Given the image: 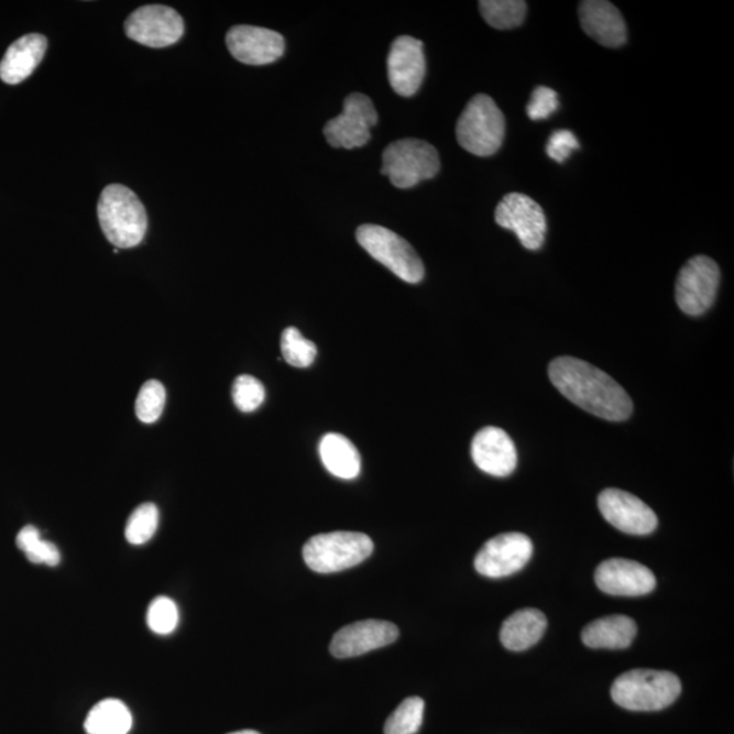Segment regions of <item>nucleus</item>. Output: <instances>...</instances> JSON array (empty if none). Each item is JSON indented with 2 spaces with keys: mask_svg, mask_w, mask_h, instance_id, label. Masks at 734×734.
<instances>
[{
  "mask_svg": "<svg viewBox=\"0 0 734 734\" xmlns=\"http://www.w3.org/2000/svg\"><path fill=\"white\" fill-rule=\"evenodd\" d=\"M48 42L43 34H26L10 45L0 63V79L9 85H19L31 77L42 63Z\"/></svg>",
  "mask_w": 734,
  "mask_h": 734,
  "instance_id": "20",
  "label": "nucleus"
},
{
  "mask_svg": "<svg viewBox=\"0 0 734 734\" xmlns=\"http://www.w3.org/2000/svg\"><path fill=\"white\" fill-rule=\"evenodd\" d=\"M426 75L424 43L412 36L393 42L388 55V79L392 89L402 97L418 92Z\"/></svg>",
  "mask_w": 734,
  "mask_h": 734,
  "instance_id": "16",
  "label": "nucleus"
},
{
  "mask_svg": "<svg viewBox=\"0 0 734 734\" xmlns=\"http://www.w3.org/2000/svg\"><path fill=\"white\" fill-rule=\"evenodd\" d=\"M495 222L512 230L524 248L539 251L546 241L547 218L543 208L529 196L507 194L495 210Z\"/></svg>",
  "mask_w": 734,
  "mask_h": 734,
  "instance_id": "10",
  "label": "nucleus"
},
{
  "mask_svg": "<svg viewBox=\"0 0 734 734\" xmlns=\"http://www.w3.org/2000/svg\"><path fill=\"white\" fill-rule=\"evenodd\" d=\"M594 580L611 596H645L655 591L656 577L646 566L628 559H609L599 565Z\"/></svg>",
  "mask_w": 734,
  "mask_h": 734,
  "instance_id": "15",
  "label": "nucleus"
},
{
  "mask_svg": "<svg viewBox=\"0 0 734 734\" xmlns=\"http://www.w3.org/2000/svg\"><path fill=\"white\" fill-rule=\"evenodd\" d=\"M97 212L102 233L118 250L138 247L146 235V208L124 185H108L98 200Z\"/></svg>",
  "mask_w": 734,
  "mask_h": 734,
  "instance_id": "2",
  "label": "nucleus"
},
{
  "mask_svg": "<svg viewBox=\"0 0 734 734\" xmlns=\"http://www.w3.org/2000/svg\"><path fill=\"white\" fill-rule=\"evenodd\" d=\"M357 240L370 256L385 265L393 274L407 283H419L425 277V265L419 254L401 235L379 224H362Z\"/></svg>",
  "mask_w": 734,
  "mask_h": 734,
  "instance_id": "7",
  "label": "nucleus"
},
{
  "mask_svg": "<svg viewBox=\"0 0 734 734\" xmlns=\"http://www.w3.org/2000/svg\"><path fill=\"white\" fill-rule=\"evenodd\" d=\"M479 10L490 26L507 31L522 25L527 17L528 4L523 0H482Z\"/></svg>",
  "mask_w": 734,
  "mask_h": 734,
  "instance_id": "25",
  "label": "nucleus"
},
{
  "mask_svg": "<svg viewBox=\"0 0 734 734\" xmlns=\"http://www.w3.org/2000/svg\"><path fill=\"white\" fill-rule=\"evenodd\" d=\"M230 734H260V733L256 732V731L248 730V731H240V732H234V733H230Z\"/></svg>",
  "mask_w": 734,
  "mask_h": 734,
  "instance_id": "35",
  "label": "nucleus"
},
{
  "mask_svg": "<svg viewBox=\"0 0 734 734\" xmlns=\"http://www.w3.org/2000/svg\"><path fill=\"white\" fill-rule=\"evenodd\" d=\"M721 273L713 259L692 258L680 270L676 280V303L683 314L701 316L712 308L719 293Z\"/></svg>",
  "mask_w": 734,
  "mask_h": 734,
  "instance_id": "8",
  "label": "nucleus"
},
{
  "mask_svg": "<svg viewBox=\"0 0 734 734\" xmlns=\"http://www.w3.org/2000/svg\"><path fill=\"white\" fill-rule=\"evenodd\" d=\"M680 692L678 676L651 669L628 670L615 680L611 689L617 706L632 712H658L670 706Z\"/></svg>",
  "mask_w": 734,
  "mask_h": 734,
  "instance_id": "3",
  "label": "nucleus"
},
{
  "mask_svg": "<svg viewBox=\"0 0 734 734\" xmlns=\"http://www.w3.org/2000/svg\"><path fill=\"white\" fill-rule=\"evenodd\" d=\"M580 147L576 135L569 130H559L555 131L550 138V141L547 143V154L548 157L558 162V164H563L566 160L570 157V154Z\"/></svg>",
  "mask_w": 734,
  "mask_h": 734,
  "instance_id": "34",
  "label": "nucleus"
},
{
  "mask_svg": "<svg viewBox=\"0 0 734 734\" xmlns=\"http://www.w3.org/2000/svg\"><path fill=\"white\" fill-rule=\"evenodd\" d=\"M231 395H233L234 404L240 412L252 413L264 403L265 390L256 377L242 374L235 379Z\"/></svg>",
  "mask_w": 734,
  "mask_h": 734,
  "instance_id": "32",
  "label": "nucleus"
},
{
  "mask_svg": "<svg viewBox=\"0 0 734 734\" xmlns=\"http://www.w3.org/2000/svg\"><path fill=\"white\" fill-rule=\"evenodd\" d=\"M166 392L160 381H147L139 391L135 403V413L143 424H154L164 413Z\"/></svg>",
  "mask_w": 734,
  "mask_h": 734,
  "instance_id": "30",
  "label": "nucleus"
},
{
  "mask_svg": "<svg viewBox=\"0 0 734 734\" xmlns=\"http://www.w3.org/2000/svg\"><path fill=\"white\" fill-rule=\"evenodd\" d=\"M600 513L612 527L628 535H649L658 525L656 513L638 496L620 489H606L599 495Z\"/></svg>",
  "mask_w": 734,
  "mask_h": 734,
  "instance_id": "13",
  "label": "nucleus"
},
{
  "mask_svg": "<svg viewBox=\"0 0 734 734\" xmlns=\"http://www.w3.org/2000/svg\"><path fill=\"white\" fill-rule=\"evenodd\" d=\"M548 375L555 388L583 412L611 421L626 420L633 414L628 393L591 363L573 357H559L550 363Z\"/></svg>",
  "mask_w": 734,
  "mask_h": 734,
  "instance_id": "1",
  "label": "nucleus"
},
{
  "mask_svg": "<svg viewBox=\"0 0 734 734\" xmlns=\"http://www.w3.org/2000/svg\"><path fill=\"white\" fill-rule=\"evenodd\" d=\"M534 554V543L527 535L508 532L490 539L475 558L479 574L502 578L525 568Z\"/></svg>",
  "mask_w": 734,
  "mask_h": 734,
  "instance_id": "12",
  "label": "nucleus"
},
{
  "mask_svg": "<svg viewBox=\"0 0 734 734\" xmlns=\"http://www.w3.org/2000/svg\"><path fill=\"white\" fill-rule=\"evenodd\" d=\"M147 624L153 633L169 635L178 624V609L169 598L160 596L152 601L147 611Z\"/></svg>",
  "mask_w": 734,
  "mask_h": 734,
  "instance_id": "31",
  "label": "nucleus"
},
{
  "mask_svg": "<svg viewBox=\"0 0 734 734\" xmlns=\"http://www.w3.org/2000/svg\"><path fill=\"white\" fill-rule=\"evenodd\" d=\"M558 107L557 91L546 88V86H539L532 92L527 112L530 120L537 121L550 118L554 112L558 111Z\"/></svg>",
  "mask_w": 734,
  "mask_h": 734,
  "instance_id": "33",
  "label": "nucleus"
},
{
  "mask_svg": "<svg viewBox=\"0 0 734 734\" xmlns=\"http://www.w3.org/2000/svg\"><path fill=\"white\" fill-rule=\"evenodd\" d=\"M227 44L234 59L250 66H265L285 54V39L270 29L239 25L227 34Z\"/></svg>",
  "mask_w": 734,
  "mask_h": 734,
  "instance_id": "14",
  "label": "nucleus"
},
{
  "mask_svg": "<svg viewBox=\"0 0 734 734\" xmlns=\"http://www.w3.org/2000/svg\"><path fill=\"white\" fill-rule=\"evenodd\" d=\"M632 617L612 615L589 623L582 632V643L592 649H627L637 635Z\"/></svg>",
  "mask_w": 734,
  "mask_h": 734,
  "instance_id": "21",
  "label": "nucleus"
},
{
  "mask_svg": "<svg viewBox=\"0 0 734 734\" xmlns=\"http://www.w3.org/2000/svg\"><path fill=\"white\" fill-rule=\"evenodd\" d=\"M547 617L541 611L524 609L508 616L501 628V643L507 650L524 651L545 635Z\"/></svg>",
  "mask_w": 734,
  "mask_h": 734,
  "instance_id": "22",
  "label": "nucleus"
},
{
  "mask_svg": "<svg viewBox=\"0 0 734 734\" xmlns=\"http://www.w3.org/2000/svg\"><path fill=\"white\" fill-rule=\"evenodd\" d=\"M377 121L372 100L362 92H352L344 100L343 112L324 127V135L335 149L362 147L370 141V130Z\"/></svg>",
  "mask_w": 734,
  "mask_h": 734,
  "instance_id": "9",
  "label": "nucleus"
},
{
  "mask_svg": "<svg viewBox=\"0 0 734 734\" xmlns=\"http://www.w3.org/2000/svg\"><path fill=\"white\" fill-rule=\"evenodd\" d=\"M441 169V161L432 144L419 139L393 142L383 154L381 172L396 188L408 189L430 180Z\"/></svg>",
  "mask_w": 734,
  "mask_h": 734,
  "instance_id": "6",
  "label": "nucleus"
},
{
  "mask_svg": "<svg viewBox=\"0 0 734 734\" xmlns=\"http://www.w3.org/2000/svg\"><path fill=\"white\" fill-rule=\"evenodd\" d=\"M17 547L25 554V557L34 565L57 566L62 557L59 548L54 543L42 539V534L33 525H26L20 530L15 539Z\"/></svg>",
  "mask_w": 734,
  "mask_h": 734,
  "instance_id": "26",
  "label": "nucleus"
},
{
  "mask_svg": "<svg viewBox=\"0 0 734 734\" xmlns=\"http://www.w3.org/2000/svg\"><path fill=\"white\" fill-rule=\"evenodd\" d=\"M283 360L294 368H309L315 362L317 347L306 339L297 328L288 327L283 331L281 339Z\"/></svg>",
  "mask_w": 734,
  "mask_h": 734,
  "instance_id": "29",
  "label": "nucleus"
},
{
  "mask_svg": "<svg viewBox=\"0 0 734 734\" xmlns=\"http://www.w3.org/2000/svg\"><path fill=\"white\" fill-rule=\"evenodd\" d=\"M583 32L606 48H620L627 42V26L620 10L605 0H585L578 9Z\"/></svg>",
  "mask_w": 734,
  "mask_h": 734,
  "instance_id": "19",
  "label": "nucleus"
},
{
  "mask_svg": "<svg viewBox=\"0 0 734 734\" xmlns=\"http://www.w3.org/2000/svg\"><path fill=\"white\" fill-rule=\"evenodd\" d=\"M506 120L493 98L478 95L462 111L456 136L460 146L478 157L494 155L504 143Z\"/></svg>",
  "mask_w": 734,
  "mask_h": 734,
  "instance_id": "4",
  "label": "nucleus"
},
{
  "mask_svg": "<svg viewBox=\"0 0 734 734\" xmlns=\"http://www.w3.org/2000/svg\"><path fill=\"white\" fill-rule=\"evenodd\" d=\"M373 541L361 532H329L311 537L304 547L309 569L320 574L339 573L354 568L373 552Z\"/></svg>",
  "mask_w": 734,
  "mask_h": 734,
  "instance_id": "5",
  "label": "nucleus"
},
{
  "mask_svg": "<svg viewBox=\"0 0 734 734\" xmlns=\"http://www.w3.org/2000/svg\"><path fill=\"white\" fill-rule=\"evenodd\" d=\"M319 453L324 467L333 476L351 481L360 475L361 456L349 438L329 432L321 439Z\"/></svg>",
  "mask_w": 734,
  "mask_h": 734,
  "instance_id": "23",
  "label": "nucleus"
},
{
  "mask_svg": "<svg viewBox=\"0 0 734 734\" xmlns=\"http://www.w3.org/2000/svg\"><path fill=\"white\" fill-rule=\"evenodd\" d=\"M471 456L479 470L491 476L512 475L517 467V449L513 439L500 427H484L473 437Z\"/></svg>",
  "mask_w": 734,
  "mask_h": 734,
  "instance_id": "18",
  "label": "nucleus"
},
{
  "mask_svg": "<svg viewBox=\"0 0 734 734\" xmlns=\"http://www.w3.org/2000/svg\"><path fill=\"white\" fill-rule=\"evenodd\" d=\"M398 638L395 624L384 621H362L340 628L329 651L337 658H351L388 646Z\"/></svg>",
  "mask_w": 734,
  "mask_h": 734,
  "instance_id": "17",
  "label": "nucleus"
},
{
  "mask_svg": "<svg viewBox=\"0 0 734 734\" xmlns=\"http://www.w3.org/2000/svg\"><path fill=\"white\" fill-rule=\"evenodd\" d=\"M424 699L418 697L406 699L386 720L385 734H415L424 722Z\"/></svg>",
  "mask_w": 734,
  "mask_h": 734,
  "instance_id": "28",
  "label": "nucleus"
},
{
  "mask_svg": "<svg viewBox=\"0 0 734 734\" xmlns=\"http://www.w3.org/2000/svg\"><path fill=\"white\" fill-rule=\"evenodd\" d=\"M131 727V712L119 699H106L97 703L85 721L88 734H129Z\"/></svg>",
  "mask_w": 734,
  "mask_h": 734,
  "instance_id": "24",
  "label": "nucleus"
},
{
  "mask_svg": "<svg viewBox=\"0 0 734 734\" xmlns=\"http://www.w3.org/2000/svg\"><path fill=\"white\" fill-rule=\"evenodd\" d=\"M127 36L150 48H165L180 42L184 21L175 9L162 4L142 6L125 21Z\"/></svg>",
  "mask_w": 734,
  "mask_h": 734,
  "instance_id": "11",
  "label": "nucleus"
},
{
  "mask_svg": "<svg viewBox=\"0 0 734 734\" xmlns=\"http://www.w3.org/2000/svg\"><path fill=\"white\" fill-rule=\"evenodd\" d=\"M160 511L154 504H143L132 512L125 525V539L130 545L142 546L153 539L158 529Z\"/></svg>",
  "mask_w": 734,
  "mask_h": 734,
  "instance_id": "27",
  "label": "nucleus"
}]
</instances>
